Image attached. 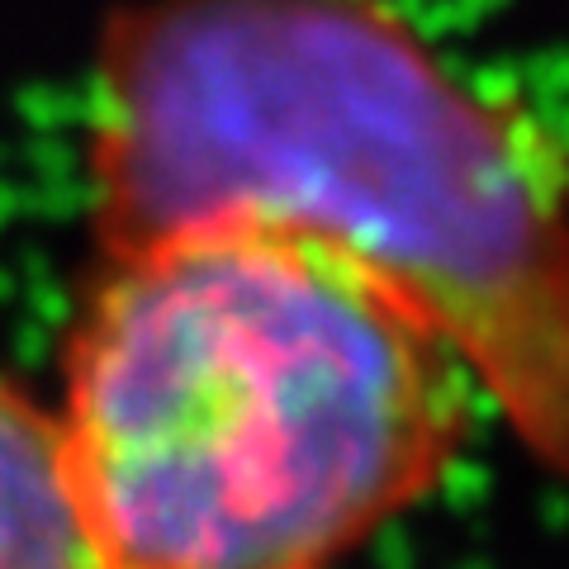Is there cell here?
<instances>
[{"mask_svg": "<svg viewBox=\"0 0 569 569\" xmlns=\"http://www.w3.org/2000/svg\"><path fill=\"white\" fill-rule=\"evenodd\" d=\"M104 257L52 408L91 569H337L466 447V361L347 266L242 228Z\"/></svg>", "mask_w": 569, "mask_h": 569, "instance_id": "7a4b0ae2", "label": "cell"}, {"mask_svg": "<svg viewBox=\"0 0 569 569\" xmlns=\"http://www.w3.org/2000/svg\"><path fill=\"white\" fill-rule=\"evenodd\" d=\"M104 252L299 242L422 318L556 470L569 422L560 152L380 0H142L91 91Z\"/></svg>", "mask_w": 569, "mask_h": 569, "instance_id": "6da1fadb", "label": "cell"}, {"mask_svg": "<svg viewBox=\"0 0 569 569\" xmlns=\"http://www.w3.org/2000/svg\"><path fill=\"white\" fill-rule=\"evenodd\" d=\"M0 569H91L52 408L0 376Z\"/></svg>", "mask_w": 569, "mask_h": 569, "instance_id": "3957f363", "label": "cell"}]
</instances>
